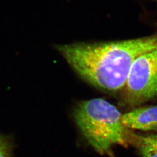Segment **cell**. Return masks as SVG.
<instances>
[{"instance_id": "obj_1", "label": "cell", "mask_w": 157, "mask_h": 157, "mask_svg": "<svg viewBox=\"0 0 157 157\" xmlns=\"http://www.w3.org/2000/svg\"><path fill=\"white\" fill-rule=\"evenodd\" d=\"M156 48L157 34L128 40L56 46L80 76L95 87L108 92L123 89L135 60Z\"/></svg>"}, {"instance_id": "obj_5", "label": "cell", "mask_w": 157, "mask_h": 157, "mask_svg": "<svg viewBox=\"0 0 157 157\" xmlns=\"http://www.w3.org/2000/svg\"><path fill=\"white\" fill-rule=\"evenodd\" d=\"M132 146L141 157H157V135H135Z\"/></svg>"}, {"instance_id": "obj_2", "label": "cell", "mask_w": 157, "mask_h": 157, "mask_svg": "<svg viewBox=\"0 0 157 157\" xmlns=\"http://www.w3.org/2000/svg\"><path fill=\"white\" fill-rule=\"evenodd\" d=\"M117 107L102 98L78 103L74 112L76 124L95 151L113 157L116 146H132L135 135L122 122Z\"/></svg>"}, {"instance_id": "obj_4", "label": "cell", "mask_w": 157, "mask_h": 157, "mask_svg": "<svg viewBox=\"0 0 157 157\" xmlns=\"http://www.w3.org/2000/svg\"><path fill=\"white\" fill-rule=\"evenodd\" d=\"M122 122L129 129L157 130V106L141 107L122 114Z\"/></svg>"}, {"instance_id": "obj_6", "label": "cell", "mask_w": 157, "mask_h": 157, "mask_svg": "<svg viewBox=\"0 0 157 157\" xmlns=\"http://www.w3.org/2000/svg\"><path fill=\"white\" fill-rule=\"evenodd\" d=\"M11 146L8 140L0 136V157H11Z\"/></svg>"}, {"instance_id": "obj_3", "label": "cell", "mask_w": 157, "mask_h": 157, "mask_svg": "<svg viewBox=\"0 0 157 157\" xmlns=\"http://www.w3.org/2000/svg\"><path fill=\"white\" fill-rule=\"evenodd\" d=\"M124 100L139 105L157 97V48L139 56L133 62L123 89Z\"/></svg>"}]
</instances>
